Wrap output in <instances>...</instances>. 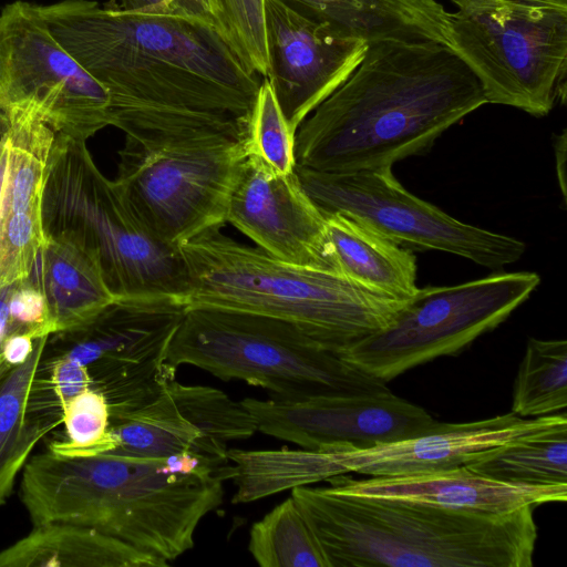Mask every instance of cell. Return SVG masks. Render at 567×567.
<instances>
[{
    "mask_svg": "<svg viewBox=\"0 0 567 567\" xmlns=\"http://www.w3.org/2000/svg\"><path fill=\"white\" fill-rule=\"evenodd\" d=\"M53 38L105 90L111 124L141 141L243 126L262 78L202 3L127 11L114 1L41 6Z\"/></svg>",
    "mask_w": 567,
    "mask_h": 567,
    "instance_id": "1",
    "label": "cell"
},
{
    "mask_svg": "<svg viewBox=\"0 0 567 567\" xmlns=\"http://www.w3.org/2000/svg\"><path fill=\"white\" fill-rule=\"evenodd\" d=\"M484 104L478 80L447 45L373 42L347 80L299 125L296 165L324 173L392 168L425 154Z\"/></svg>",
    "mask_w": 567,
    "mask_h": 567,
    "instance_id": "2",
    "label": "cell"
},
{
    "mask_svg": "<svg viewBox=\"0 0 567 567\" xmlns=\"http://www.w3.org/2000/svg\"><path fill=\"white\" fill-rule=\"evenodd\" d=\"M231 464L193 455L31 456L20 498L33 525L93 528L167 566L194 547L200 520L219 507Z\"/></svg>",
    "mask_w": 567,
    "mask_h": 567,
    "instance_id": "3",
    "label": "cell"
},
{
    "mask_svg": "<svg viewBox=\"0 0 567 567\" xmlns=\"http://www.w3.org/2000/svg\"><path fill=\"white\" fill-rule=\"evenodd\" d=\"M328 567H532L533 505L503 514L346 494L291 489Z\"/></svg>",
    "mask_w": 567,
    "mask_h": 567,
    "instance_id": "4",
    "label": "cell"
},
{
    "mask_svg": "<svg viewBox=\"0 0 567 567\" xmlns=\"http://www.w3.org/2000/svg\"><path fill=\"white\" fill-rule=\"evenodd\" d=\"M188 272L187 307H213L290 322L339 354L389 327L406 300L337 271L277 259L219 230L179 246Z\"/></svg>",
    "mask_w": 567,
    "mask_h": 567,
    "instance_id": "5",
    "label": "cell"
},
{
    "mask_svg": "<svg viewBox=\"0 0 567 567\" xmlns=\"http://www.w3.org/2000/svg\"><path fill=\"white\" fill-rule=\"evenodd\" d=\"M166 362L175 369L194 365L225 381L243 380L279 401L390 391L386 382L290 322L221 308L187 307Z\"/></svg>",
    "mask_w": 567,
    "mask_h": 567,
    "instance_id": "6",
    "label": "cell"
},
{
    "mask_svg": "<svg viewBox=\"0 0 567 567\" xmlns=\"http://www.w3.org/2000/svg\"><path fill=\"white\" fill-rule=\"evenodd\" d=\"M565 419L564 411L538 417L509 411L472 422H437L422 434L369 449L241 450L236 456V482L240 495L254 502L348 473L396 477L445 471Z\"/></svg>",
    "mask_w": 567,
    "mask_h": 567,
    "instance_id": "7",
    "label": "cell"
},
{
    "mask_svg": "<svg viewBox=\"0 0 567 567\" xmlns=\"http://www.w3.org/2000/svg\"><path fill=\"white\" fill-rule=\"evenodd\" d=\"M246 156L239 128L127 141L116 186L156 237L179 247L227 223Z\"/></svg>",
    "mask_w": 567,
    "mask_h": 567,
    "instance_id": "8",
    "label": "cell"
},
{
    "mask_svg": "<svg viewBox=\"0 0 567 567\" xmlns=\"http://www.w3.org/2000/svg\"><path fill=\"white\" fill-rule=\"evenodd\" d=\"M450 48L486 103L545 116L566 97L567 10L506 0H449Z\"/></svg>",
    "mask_w": 567,
    "mask_h": 567,
    "instance_id": "9",
    "label": "cell"
},
{
    "mask_svg": "<svg viewBox=\"0 0 567 567\" xmlns=\"http://www.w3.org/2000/svg\"><path fill=\"white\" fill-rule=\"evenodd\" d=\"M539 282L536 272L518 271L417 288L389 327L353 346L343 358L389 382L415 367L463 351L503 323Z\"/></svg>",
    "mask_w": 567,
    "mask_h": 567,
    "instance_id": "10",
    "label": "cell"
},
{
    "mask_svg": "<svg viewBox=\"0 0 567 567\" xmlns=\"http://www.w3.org/2000/svg\"><path fill=\"white\" fill-rule=\"evenodd\" d=\"M305 192L323 214L349 216L411 250H440L489 269L516 262L525 244L465 224L412 195L391 168L324 173L296 165Z\"/></svg>",
    "mask_w": 567,
    "mask_h": 567,
    "instance_id": "11",
    "label": "cell"
},
{
    "mask_svg": "<svg viewBox=\"0 0 567 567\" xmlns=\"http://www.w3.org/2000/svg\"><path fill=\"white\" fill-rule=\"evenodd\" d=\"M186 309L176 298H114L60 353L87 369L111 419L118 417L148 402L176 374L166 358Z\"/></svg>",
    "mask_w": 567,
    "mask_h": 567,
    "instance_id": "12",
    "label": "cell"
},
{
    "mask_svg": "<svg viewBox=\"0 0 567 567\" xmlns=\"http://www.w3.org/2000/svg\"><path fill=\"white\" fill-rule=\"evenodd\" d=\"M0 107L86 130L111 124L110 99L53 38L40 4L0 11Z\"/></svg>",
    "mask_w": 567,
    "mask_h": 567,
    "instance_id": "13",
    "label": "cell"
},
{
    "mask_svg": "<svg viewBox=\"0 0 567 567\" xmlns=\"http://www.w3.org/2000/svg\"><path fill=\"white\" fill-rule=\"evenodd\" d=\"M110 432L115 446L102 455L226 462L228 443L252 436L257 427L241 402L216 388L179 383L172 374L148 402L111 419Z\"/></svg>",
    "mask_w": 567,
    "mask_h": 567,
    "instance_id": "14",
    "label": "cell"
},
{
    "mask_svg": "<svg viewBox=\"0 0 567 567\" xmlns=\"http://www.w3.org/2000/svg\"><path fill=\"white\" fill-rule=\"evenodd\" d=\"M240 402L257 431L307 450L369 449L422 434L439 422L391 390L298 402L254 398Z\"/></svg>",
    "mask_w": 567,
    "mask_h": 567,
    "instance_id": "15",
    "label": "cell"
},
{
    "mask_svg": "<svg viewBox=\"0 0 567 567\" xmlns=\"http://www.w3.org/2000/svg\"><path fill=\"white\" fill-rule=\"evenodd\" d=\"M266 79L296 133L303 120L360 64L369 44L303 17L282 0H266Z\"/></svg>",
    "mask_w": 567,
    "mask_h": 567,
    "instance_id": "16",
    "label": "cell"
},
{
    "mask_svg": "<svg viewBox=\"0 0 567 567\" xmlns=\"http://www.w3.org/2000/svg\"><path fill=\"white\" fill-rule=\"evenodd\" d=\"M227 223L277 259L333 270L326 217L296 171L279 173L246 156L229 197Z\"/></svg>",
    "mask_w": 567,
    "mask_h": 567,
    "instance_id": "17",
    "label": "cell"
},
{
    "mask_svg": "<svg viewBox=\"0 0 567 567\" xmlns=\"http://www.w3.org/2000/svg\"><path fill=\"white\" fill-rule=\"evenodd\" d=\"M334 491L369 497L422 503L441 508L503 514L526 505L566 502L567 485H528L495 481L466 465L427 474L354 480L328 478Z\"/></svg>",
    "mask_w": 567,
    "mask_h": 567,
    "instance_id": "18",
    "label": "cell"
},
{
    "mask_svg": "<svg viewBox=\"0 0 567 567\" xmlns=\"http://www.w3.org/2000/svg\"><path fill=\"white\" fill-rule=\"evenodd\" d=\"M295 11L363 39L434 41L450 45L451 12L436 0H282Z\"/></svg>",
    "mask_w": 567,
    "mask_h": 567,
    "instance_id": "19",
    "label": "cell"
},
{
    "mask_svg": "<svg viewBox=\"0 0 567 567\" xmlns=\"http://www.w3.org/2000/svg\"><path fill=\"white\" fill-rule=\"evenodd\" d=\"M334 271L378 292L406 300L416 290V260L367 225L340 213L323 214Z\"/></svg>",
    "mask_w": 567,
    "mask_h": 567,
    "instance_id": "20",
    "label": "cell"
},
{
    "mask_svg": "<svg viewBox=\"0 0 567 567\" xmlns=\"http://www.w3.org/2000/svg\"><path fill=\"white\" fill-rule=\"evenodd\" d=\"M158 558L71 523L33 525L23 538L0 550V567H166Z\"/></svg>",
    "mask_w": 567,
    "mask_h": 567,
    "instance_id": "21",
    "label": "cell"
},
{
    "mask_svg": "<svg viewBox=\"0 0 567 567\" xmlns=\"http://www.w3.org/2000/svg\"><path fill=\"white\" fill-rule=\"evenodd\" d=\"M45 342L47 337L35 339L27 361L0 375V506L11 495L37 443L62 423L30 406L31 386Z\"/></svg>",
    "mask_w": 567,
    "mask_h": 567,
    "instance_id": "22",
    "label": "cell"
},
{
    "mask_svg": "<svg viewBox=\"0 0 567 567\" xmlns=\"http://www.w3.org/2000/svg\"><path fill=\"white\" fill-rule=\"evenodd\" d=\"M485 477L528 485H567V419L495 446L466 465Z\"/></svg>",
    "mask_w": 567,
    "mask_h": 567,
    "instance_id": "23",
    "label": "cell"
},
{
    "mask_svg": "<svg viewBox=\"0 0 567 567\" xmlns=\"http://www.w3.org/2000/svg\"><path fill=\"white\" fill-rule=\"evenodd\" d=\"M567 406V341L529 338L512 398V412L538 417Z\"/></svg>",
    "mask_w": 567,
    "mask_h": 567,
    "instance_id": "24",
    "label": "cell"
},
{
    "mask_svg": "<svg viewBox=\"0 0 567 567\" xmlns=\"http://www.w3.org/2000/svg\"><path fill=\"white\" fill-rule=\"evenodd\" d=\"M248 549L261 567H328L313 532L291 496L252 525Z\"/></svg>",
    "mask_w": 567,
    "mask_h": 567,
    "instance_id": "25",
    "label": "cell"
},
{
    "mask_svg": "<svg viewBox=\"0 0 567 567\" xmlns=\"http://www.w3.org/2000/svg\"><path fill=\"white\" fill-rule=\"evenodd\" d=\"M205 10L240 61L267 78L266 0H205Z\"/></svg>",
    "mask_w": 567,
    "mask_h": 567,
    "instance_id": "26",
    "label": "cell"
},
{
    "mask_svg": "<svg viewBox=\"0 0 567 567\" xmlns=\"http://www.w3.org/2000/svg\"><path fill=\"white\" fill-rule=\"evenodd\" d=\"M295 137L269 81L262 78L245 125L247 156L258 158L279 173H291L296 166Z\"/></svg>",
    "mask_w": 567,
    "mask_h": 567,
    "instance_id": "27",
    "label": "cell"
},
{
    "mask_svg": "<svg viewBox=\"0 0 567 567\" xmlns=\"http://www.w3.org/2000/svg\"><path fill=\"white\" fill-rule=\"evenodd\" d=\"M110 409L105 398L87 389L63 405L66 441L52 442L49 450L65 456H95L115 446L110 432Z\"/></svg>",
    "mask_w": 567,
    "mask_h": 567,
    "instance_id": "28",
    "label": "cell"
},
{
    "mask_svg": "<svg viewBox=\"0 0 567 567\" xmlns=\"http://www.w3.org/2000/svg\"><path fill=\"white\" fill-rule=\"evenodd\" d=\"M42 181L37 159L22 150L11 146L9 172L0 206V221L12 216L38 214Z\"/></svg>",
    "mask_w": 567,
    "mask_h": 567,
    "instance_id": "29",
    "label": "cell"
},
{
    "mask_svg": "<svg viewBox=\"0 0 567 567\" xmlns=\"http://www.w3.org/2000/svg\"><path fill=\"white\" fill-rule=\"evenodd\" d=\"M38 369L62 409L68 401L92 388L87 369L61 353L47 359L42 355Z\"/></svg>",
    "mask_w": 567,
    "mask_h": 567,
    "instance_id": "30",
    "label": "cell"
},
{
    "mask_svg": "<svg viewBox=\"0 0 567 567\" xmlns=\"http://www.w3.org/2000/svg\"><path fill=\"white\" fill-rule=\"evenodd\" d=\"M37 213L12 215L0 221V235H4L9 251H23L35 240Z\"/></svg>",
    "mask_w": 567,
    "mask_h": 567,
    "instance_id": "31",
    "label": "cell"
},
{
    "mask_svg": "<svg viewBox=\"0 0 567 567\" xmlns=\"http://www.w3.org/2000/svg\"><path fill=\"white\" fill-rule=\"evenodd\" d=\"M35 339L24 332H12L3 341L1 355L7 368L22 364L34 349Z\"/></svg>",
    "mask_w": 567,
    "mask_h": 567,
    "instance_id": "32",
    "label": "cell"
},
{
    "mask_svg": "<svg viewBox=\"0 0 567 567\" xmlns=\"http://www.w3.org/2000/svg\"><path fill=\"white\" fill-rule=\"evenodd\" d=\"M53 278L56 285L64 289H78L81 284L79 272L64 262L54 266Z\"/></svg>",
    "mask_w": 567,
    "mask_h": 567,
    "instance_id": "33",
    "label": "cell"
},
{
    "mask_svg": "<svg viewBox=\"0 0 567 567\" xmlns=\"http://www.w3.org/2000/svg\"><path fill=\"white\" fill-rule=\"evenodd\" d=\"M10 142L11 141L9 140V143H3L0 145V206L9 172L11 152Z\"/></svg>",
    "mask_w": 567,
    "mask_h": 567,
    "instance_id": "34",
    "label": "cell"
},
{
    "mask_svg": "<svg viewBox=\"0 0 567 567\" xmlns=\"http://www.w3.org/2000/svg\"><path fill=\"white\" fill-rule=\"evenodd\" d=\"M165 0H117L121 9L127 11H141L163 3Z\"/></svg>",
    "mask_w": 567,
    "mask_h": 567,
    "instance_id": "35",
    "label": "cell"
},
{
    "mask_svg": "<svg viewBox=\"0 0 567 567\" xmlns=\"http://www.w3.org/2000/svg\"><path fill=\"white\" fill-rule=\"evenodd\" d=\"M506 1H517V2H526L534 4H545L560 9L567 10V0H506Z\"/></svg>",
    "mask_w": 567,
    "mask_h": 567,
    "instance_id": "36",
    "label": "cell"
},
{
    "mask_svg": "<svg viewBox=\"0 0 567 567\" xmlns=\"http://www.w3.org/2000/svg\"><path fill=\"white\" fill-rule=\"evenodd\" d=\"M176 0H165L162 4H169L172 2H174ZM187 1H194V2H198V3H202L203 7L205 8V0H187Z\"/></svg>",
    "mask_w": 567,
    "mask_h": 567,
    "instance_id": "37",
    "label": "cell"
}]
</instances>
